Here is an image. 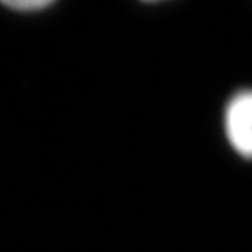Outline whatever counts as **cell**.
<instances>
[{"instance_id":"cell-1","label":"cell","mask_w":252,"mask_h":252,"mask_svg":"<svg viewBox=\"0 0 252 252\" xmlns=\"http://www.w3.org/2000/svg\"><path fill=\"white\" fill-rule=\"evenodd\" d=\"M224 126L233 149L252 159V90L240 91L229 100Z\"/></svg>"},{"instance_id":"cell-2","label":"cell","mask_w":252,"mask_h":252,"mask_svg":"<svg viewBox=\"0 0 252 252\" xmlns=\"http://www.w3.org/2000/svg\"><path fill=\"white\" fill-rule=\"evenodd\" d=\"M5 7L14 9V11L27 12V11H42V9L49 7L53 2L49 0H16V2H4Z\"/></svg>"}]
</instances>
